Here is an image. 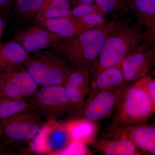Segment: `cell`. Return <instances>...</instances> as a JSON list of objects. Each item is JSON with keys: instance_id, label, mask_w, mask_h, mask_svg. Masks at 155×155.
<instances>
[{"instance_id": "cell-1", "label": "cell", "mask_w": 155, "mask_h": 155, "mask_svg": "<svg viewBox=\"0 0 155 155\" xmlns=\"http://www.w3.org/2000/svg\"><path fill=\"white\" fill-rule=\"evenodd\" d=\"M118 21H105L71 37H63L52 48L72 67L91 72L108 34Z\"/></svg>"}, {"instance_id": "cell-2", "label": "cell", "mask_w": 155, "mask_h": 155, "mask_svg": "<svg viewBox=\"0 0 155 155\" xmlns=\"http://www.w3.org/2000/svg\"><path fill=\"white\" fill-rule=\"evenodd\" d=\"M145 28L133 19L119 20L107 36L91 72V79L103 70L121 63L144 41Z\"/></svg>"}, {"instance_id": "cell-3", "label": "cell", "mask_w": 155, "mask_h": 155, "mask_svg": "<svg viewBox=\"0 0 155 155\" xmlns=\"http://www.w3.org/2000/svg\"><path fill=\"white\" fill-rule=\"evenodd\" d=\"M147 75L127 85L113 114V122L121 125L146 123L155 114L147 89Z\"/></svg>"}, {"instance_id": "cell-4", "label": "cell", "mask_w": 155, "mask_h": 155, "mask_svg": "<svg viewBox=\"0 0 155 155\" xmlns=\"http://www.w3.org/2000/svg\"><path fill=\"white\" fill-rule=\"evenodd\" d=\"M23 66L41 87L62 85L72 67L59 53L46 50L29 55Z\"/></svg>"}, {"instance_id": "cell-5", "label": "cell", "mask_w": 155, "mask_h": 155, "mask_svg": "<svg viewBox=\"0 0 155 155\" xmlns=\"http://www.w3.org/2000/svg\"><path fill=\"white\" fill-rule=\"evenodd\" d=\"M40 115L28 109L0 119L2 133V147L14 143H22L33 139L41 127Z\"/></svg>"}, {"instance_id": "cell-6", "label": "cell", "mask_w": 155, "mask_h": 155, "mask_svg": "<svg viewBox=\"0 0 155 155\" xmlns=\"http://www.w3.org/2000/svg\"><path fill=\"white\" fill-rule=\"evenodd\" d=\"M31 108L47 121H57L69 115L70 105L64 87L61 85L39 88L24 99Z\"/></svg>"}, {"instance_id": "cell-7", "label": "cell", "mask_w": 155, "mask_h": 155, "mask_svg": "<svg viewBox=\"0 0 155 155\" xmlns=\"http://www.w3.org/2000/svg\"><path fill=\"white\" fill-rule=\"evenodd\" d=\"M127 85L89 95L72 119H84L97 122L114 114L122 92Z\"/></svg>"}, {"instance_id": "cell-8", "label": "cell", "mask_w": 155, "mask_h": 155, "mask_svg": "<svg viewBox=\"0 0 155 155\" xmlns=\"http://www.w3.org/2000/svg\"><path fill=\"white\" fill-rule=\"evenodd\" d=\"M39 89L23 66L0 72V96L25 99Z\"/></svg>"}, {"instance_id": "cell-9", "label": "cell", "mask_w": 155, "mask_h": 155, "mask_svg": "<svg viewBox=\"0 0 155 155\" xmlns=\"http://www.w3.org/2000/svg\"><path fill=\"white\" fill-rule=\"evenodd\" d=\"M105 135L129 140L143 153L155 155V122L134 125L112 123Z\"/></svg>"}, {"instance_id": "cell-10", "label": "cell", "mask_w": 155, "mask_h": 155, "mask_svg": "<svg viewBox=\"0 0 155 155\" xmlns=\"http://www.w3.org/2000/svg\"><path fill=\"white\" fill-rule=\"evenodd\" d=\"M155 64V54L143 41L121 62L126 85L147 76Z\"/></svg>"}, {"instance_id": "cell-11", "label": "cell", "mask_w": 155, "mask_h": 155, "mask_svg": "<svg viewBox=\"0 0 155 155\" xmlns=\"http://www.w3.org/2000/svg\"><path fill=\"white\" fill-rule=\"evenodd\" d=\"M90 72L87 69L72 67L62 86L70 105L68 115L70 119L79 110L84 104L90 87Z\"/></svg>"}, {"instance_id": "cell-12", "label": "cell", "mask_w": 155, "mask_h": 155, "mask_svg": "<svg viewBox=\"0 0 155 155\" xmlns=\"http://www.w3.org/2000/svg\"><path fill=\"white\" fill-rule=\"evenodd\" d=\"M63 37L41 26L29 27L21 31L15 37V41L28 53L52 48Z\"/></svg>"}, {"instance_id": "cell-13", "label": "cell", "mask_w": 155, "mask_h": 155, "mask_svg": "<svg viewBox=\"0 0 155 155\" xmlns=\"http://www.w3.org/2000/svg\"><path fill=\"white\" fill-rule=\"evenodd\" d=\"M43 150L50 153H61L74 141L64 123L48 121L40 134Z\"/></svg>"}, {"instance_id": "cell-14", "label": "cell", "mask_w": 155, "mask_h": 155, "mask_svg": "<svg viewBox=\"0 0 155 155\" xmlns=\"http://www.w3.org/2000/svg\"><path fill=\"white\" fill-rule=\"evenodd\" d=\"M93 150L105 155H139L143 153L129 140L103 135L91 143Z\"/></svg>"}, {"instance_id": "cell-15", "label": "cell", "mask_w": 155, "mask_h": 155, "mask_svg": "<svg viewBox=\"0 0 155 155\" xmlns=\"http://www.w3.org/2000/svg\"><path fill=\"white\" fill-rule=\"evenodd\" d=\"M121 63L103 70L91 81L88 94L91 95L103 91L119 88L126 85Z\"/></svg>"}, {"instance_id": "cell-16", "label": "cell", "mask_w": 155, "mask_h": 155, "mask_svg": "<svg viewBox=\"0 0 155 155\" xmlns=\"http://www.w3.org/2000/svg\"><path fill=\"white\" fill-rule=\"evenodd\" d=\"M29 56L22 46L15 41L0 43V72L23 66Z\"/></svg>"}, {"instance_id": "cell-17", "label": "cell", "mask_w": 155, "mask_h": 155, "mask_svg": "<svg viewBox=\"0 0 155 155\" xmlns=\"http://www.w3.org/2000/svg\"><path fill=\"white\" fill-rule=\"evenodd\" d=\"M37 22L40 26L58 34L63 37L76 36L90 29L83 25L77 18L59 17Z\"/></svg>"}, {"instance_id": "cell-18", "label": "cell", "mask_w": 155, "mask_h": 155, "mask_svg": "<svg viewBox=\"0 0 155 155\" xmlns=\"http://www.w3.org/2000/svg\"><path fill=\"white\" fill-rule=\"evenodd\" d=\"M97 122L84 119H72L65 123L74 141L91 144L98 133Z\"/></svg>"}, {"instance_id": "cell-19", "label": "cell", "mask_w": 155, "mask_h": 155, "mask_svg": "<svg viewBox=\"0 0 155 155\" xmlns=\"http://www.w3.org/2000/svg\"><path fill=\"white\" fill-rule=\"evenodd\" d=\"M95 2L100 13L105 18L110 17L111 20L116 21L134 18L130 4L123 3L122 0H95Z\"/></svg>"}, {"instance_id": "cell-20", "label": "cell", "mask_w": 155, "mask_h": 155, "mask_svg": "<svg viewBox=\"0 0 155 155\" xmlns=\"http://www.w3.org/2000/svg\"><path fill=\"white\" fill-rule=\"evenodd\" d=\"M71 10L69 0H45L35 19L38 22L45 19L68 17Z\"/></svg>"}, {"instance_id": "cell-21", "label": "cell", "mask_w": 155, "mask_h": 155, "mask_svg": "<svg viewBox=\"0 0 155 155\" xmlns=\"http://www.w3.org/2000/svg\"><path fill=\"white\" fill-rule=\"evenodd\" d=\"M130 6L136 22L145 28L155 19V0H133Z\"/></svg>"}, {"instance_id": "cell-22", "label": "cell", "mask_w": 155, "mask_h": 155, "mask_svg": "<svg viewBox=\"0 0 155 155\" xmlns=\"http://www.w3.org/2000/svg\"><path fill=\"white\" fill-rule=\"evenodd\" d=\"M28 109H31L24 99L0 96V119H5Z\"/></svg>"}, {"instance_id": "cell-23", "label": "cell", "mask_w": 155, "mask_h": 155, "mask_svg": "<svg viewBox=\"0 0 155 155\" xmlns=\"http://www.w3.org/2000/svg\"><path fill=\"white\" fill-rule=\"evenodd\" d=\"M45 0H16L14 12L25 20L35 18Z\"/></svg>"}, {"instance_id": "cell-24", "label": "cell", "mask_w": 155, "mask_h": 155, "mask_svg": "<svg viewBox=\"0 0 155 155\" xmlns=\"http://www.w3.org/2000/svg\"><path fill=\"white\" fill-rule=\"evenodd\" d=\"M77 18L88 29L93 28L107 20L102 14L99 13H91Z\"/></svg>"}, {"instance_id": "cell-25", "label": "cell", "mask_w": 155, "mask_h": 155, "mask_svg": "<svg viewBox=\"0 0 155 155\" xmlns=\"http://www.w3.org/2000/svg\"><path fill=\"white\" fill-rule=\"evenodd\" d=\"M92 13H99L96 7L92 4H81L72 9L68 17L77 18Z\"/></svg>"}, {"instance_id": "cell-26", "label": "cell", "mask_w": 155, "mask_h": 155, "mask_svg": "<svg viewBox=\"0 0 155 155\" xmlns=\"http://www.w3.org/2000/svg\"><path fill=\"white\" fill-rule=\"evenodd\" d=\"M61 153L69 155H91L93 153L86 144L81 142L73 141Z\"/></svg>"}, {"instance_id": "cell-27", "label": "cell", "mask_w": 155, "mask_h": 155, "mask_svg": "<svg viewBox=\"0 0 155 155\" xmlns=\"http://www.w3.org/2000/svg\"><path fill=\"white\" fill-rule=\"evenodd\" d=\"M145 29L146 36L144 41L155 54V19Z\"/></svg>"}, {"instance_id": "cell-28", "label": "cell", "mask_w": 155, "mask_h": 155, "mask_svg": "<svg viewBox=\"0 0 155 155\" xmlns=\"http://www.w3.org/2000/svg\"><path fill=\"white\" fill-rule=\"evenodd\" d=\"M147 89L155 111V79L150 76L147 81Z\"/></svg>"}, {"instance_id": "cell-29", "label": "cell", "mask_w": 155, "mask_h": 155, "mask_svg": "<svg viewBox=\"0 0 155 155\" xmlns=\"http://www.w3.org/2000/svg\"><path fill=\"white\" fill-rule=\"evenodd\" d=\"M14 4V0H0V13L8 10Z\"/></svg>"}, {"instance_id": "cell-30", "label": "cell", "mask_w": 155, "mask_h": 155, "mask_svg": "<svg viewBox=\"0 0 155 155\" xmlns=\"http://www.w3.org/2000/svg\"><path fill=\"white\" fill-rule=\"evenodd\" d=\"M5 22L3 21V19L0 17V39L2 35L3 30L5 28Z\"/></svg>"}, {"instance_id": "cell-31", "label": "cell", "mask_w": 155, "mask_h": 155, "mask_svg": "<svg viewBox=\"0 0 155 155\" xmlns=\"http://www.w3.org/2000/svg\"><path fill=\"white\" fill-rule=\"evenodd\" d=\"M79 4H92L95 0H77Z\"/></svg>"}, {"instance_id": "cell-32", "label": "cell", "mask_w": 155, "mask_h": 155, "mask_svg": "<svg viewBox=\"0 0 155 155\" xmlns=\"http://www.w3.org/2000/svg\"><path fill=\"white\" fill-rule=\"evenodd\" d=\"M2 133L0 130V149H1V147H2Z\"/></svg>"}, {"instance_id": "cell-33", "label": "cell", "mask_w": 155, "mask_h": 155, "mask_svg": "<svg viewBox=\"0 0 155 155\" xmlns=\"http://www.w3.org/2000/svg\"><path fill=\"white\" fill-rule=\"evenodd\" d=\"M153 75H154V77L155 78V69L154 71V72H153Z\"/></svg>"}, {"instance_id": "cell-34", "label": "cell", "mask_w": 155, "mask_h": 155, "mask_svg": "<svg viewBox=\"0 0 155 155\" xmlns=\"http://www.w3.org/2000/svg\"><path fill=\"white\" fill-rule=\"evenodd\" d=\"M14 3H15V2H16V0H14Z\"/></svg>"}]
</instances>
